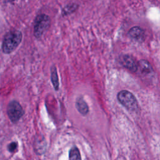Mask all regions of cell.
Here are the masks:
<instances>
[{"label": "cell", "instance_id": "6da1fadb", "mask_svg": "<svg viewBox=\"0 0 160 160\" xmlns=\"http://www.w3.org/2000/svg\"><path fill=\"white\" fill-rule=\"evenodd\" d=\"M22 39L21 31L14 29L8 31L4 36L2 42V51L4 54L13 52L20 44Z\"/></svg>", "mask_w": 160, "mask_h": 160}, {"label": "cell", "instance_id": "7a4b0ae2", "mask_svg": "<svg viewBox=\"0 0 160 160\" xmlns=\"http://www.w3.org/2000/svg\"><path fill=\"white\" fill-rule=\"evenodd\" d=\"M117 99L119 103L129 110L134 111L138 108V101L135 96L127 90H122L117 94Z\"/></svg>", "mask_w": 160, "mask_h": 160}, {"label": "cell", "instance_id": "3957f363", "mask_svg": "<svg viewBox=\"0 0 160 160\" xmlns=\"http://www.w3.org/2000/svg\"><path fill=\"white\" fill-rule=\"evenodd\" d=\"M50 26V19L46 14L38 15L34 21V35L36 38H40L48 29Z\"/></svg>", "mask_w": 160, "mask_h": 160}, {"label": "cell", "instance_id": "277c9868", "mask_svg": "<svg viewBox=\"0 0 160 160\" xmlns=\"http://www.w3.org/2000/svg\"><path fill=\"white\" fill-rule=\"evenodd\" d=\"M7 114L10 121L15 124L17 123L24 114V111L19 102L12 100L8 103L7 107Z\"/></svg>", "mask_w": 160, "mask_h": 160}, {"label": "cell", "instance_id": "5b68a950", "mask_svg": "<svg viewBox=\"0 0 160 160\" xmlns=\"http://www.w3.org/2000/svg\"><path fill=\"white\" fill-rule=\"evenodd\" d=\"M119 62L123 67L132 72H136L138 69V62L130 55L125 54L121 56L119 58Z\"/></svg>", "mask_w": 160, "mask_h": 160}, {"label": "cell", "instance_id": "8992f818", "mask_svg": "<svg viewBox=\"0 0 160 160\" xmlns=\"http://www.w3.org/2000/svg\"><path fill=\"white\" fill-rule=\"evenodd\" d=\"M128 35L132 39L138 41H143L145 38L144 30L138 26H134L131 28L128 31Z\"/></svg>", "mask_w": 160, "mask_h": 160}, {"label": "cell", "instance_id": "52a82bcc", "mask_svg": "<svg viewBox=\"0 0 160 160\" xmlns=\"http://www.w3.org/2000/svg\"><path fill=\"white\" fill-rule=\"evenodd\" d=\"M76 108L82 115H86L89 112V106L82 97H78L75 102Z\"/></svg>", "mask_w": 160, "mask_h": 160}, {"label": "cell", "instance_id": "ba28073f", "mask_svg": "<svg viewBox=\"0 0 160 160\" xmlns=\"http://www.w3.org/2000/svg\"><path fill=\"white\" fill-rule=\"evenodd\" d=\"M50 72H51V82L53 85L54 89L56 91H58L59 88V78H58V74L56 67L54 65H52L51 67Z\"/></svg>", "mask_w": 160, "mask_h": 160}, {"label": "cell", "instance_id": "9c48e42d", "mask_svg": "<svg viewBox=\"0 0 160 160\" xmlns=\"http://www.w3.org/2000/svg\"><path fill=\"white\" fill-rule=\"evenodd\" d=\"M138 68L143 74H149L152 72V68L148 61L146 60H141L138 62Z\"/></svg>", "mask_w": 160, "mask_h": 160}, {"label": "cell", "instance_id": "30bf717a", "mask_svg": "<svg viewBox=\"0 0 160 160\" xmlns=\"http://www.w3.org/2000/svg\"><path fill=\"white\" fill-rule=\"evenodd\" d=\"M69 159H81V154L79 149L76 146L71 148L69 151Z\"/></svg>", "mask_w": 160, "mask_h": 160}, {"label": "cell", "instance_id": "8fae6325", "mask_svg": "<svg viewBox=\"0 0 160 160\" xmlns=\"http://www.w3.org/2000/svg\"><path fill=\"white\" fill-rule=\"evenodd\" d=\"M18 147V142L15 141H12L8 145V150L9 151V152L11 153H14L17 151Z\"/></svg>", "mask_w": 160, "mask_h": 160}, {"label": "cell", "instance_id": "7c38bea8", "mask_svg": "<svg viewBox=\"0 0 160 160\" xmlns=\"http://www.w3.org/2000/svg\"><path fill=\"white\" fill-rule=\"evenodd\" d=\"M6 1H10V2H12V1H14V0H6Z\"/></svg>", "mask_w": 160, "mask_h": 160}]
</instances>
